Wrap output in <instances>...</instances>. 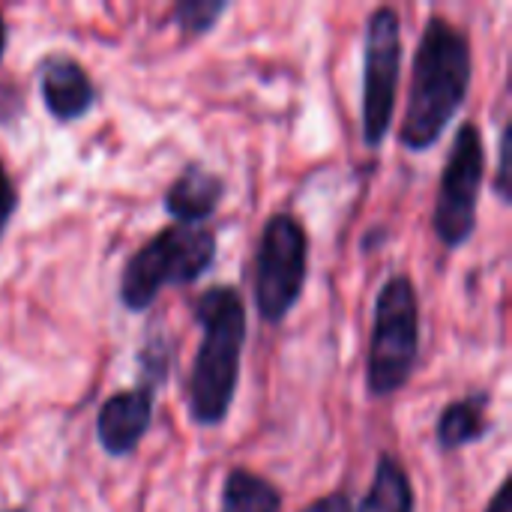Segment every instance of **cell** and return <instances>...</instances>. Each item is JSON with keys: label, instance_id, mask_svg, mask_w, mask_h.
<instances>
[{"label": "cell", "instance_id": "6da1fadb", "mask_svg": "<svg viewBox=\"0 0 512 512\" xmlns=\"http://www.w3.org/2000/svg\"><path fill=\"white\" fill-rule=\"evenodd\" d=\"M471 78L474 48L468 30L447 15H429L411 63V90L399 126V144L408 153H426L441 141L468 102Z\"/></svg>", "mask_w": 512, "mask_h": 512}, {"label": "cell", "instance_id": "7a4b0ae2", "mask_svg": "<svg viewBox=\"0 0 512 512\" xmlns=\"http://www.w3.org/2000/svg\"><path fill=\"white\" fill-rule=\"evenodd\" d=\"M192 318L201 342L186 381V408L198 429H216L228 420L240 387L249 336L246 300L234 285H213L195 300Z\"/></svg>", "mask_w": 512, "mask_h": 512}, {"label": "cell", "instance_id": "3957f363", "mask_svg": "<svg viewBox=\"0 0 512 512\" xmlns=\"http://www.w3.org/2000/svg\"><path fill=\"white\" fill-rule=\"evenodd\" d=\"M219 243L210 228L165 225L141 243L120 270L117 297L126 312H147L165 288L195 285L210 273Z\"/></svg>", "mask_w": 512, "mask_h": 512}, {"label": "cell", "instance_id": "277c9868", "mask_svg": "<svg viewBox=\"0 0 512 512\" xmlns=\"http://www.w3.org/2000/svg\"><path fill=\"white\" fill-rule=\"evenodd\" d=\"M420 297L411 276H390L372 312V336L366 354V393L372 399H390L402 393L420 360Z\"/></svg>", "mask_w": 512, "mask_h": 512}, {"label": "cell", "instance_id": "5b68a950", "mask_svg": "<svg viewBox=\"0 0 512 512\" xmlns=\"http://www.w3.org/2000/svg\"><path fill=\"white\" fill-rule=\"evenodd\" d=\"M309 276V234L291 213L264 222L255 252V309L264 324H282L303 297Z\"/></svg>", "mask_w": 512, "mask_h": 512}, {"label": "cell", "instance_id": "8992f818", "mask_svg": "<svg viewBox=\"0 0 512 512\" xmlns=\"http://www.w3.org/2000/svg\"><path fill=\"white\" fill-rule=\"evenodd\" d=\"M486 180V144L477 123L465 120L450 144L432 207V231L450 252L462 249L477 231V207Z\"/></svg>", "mask_w": 512, "mask_h": 512}, {"label": "cell", "instance_id": "52a82bcc", "mask_svg": "<svg viewBox=\"0 0 512 512\" xmlns=\"http://www.w3.org/2000/svg\"><path fill=\"white\" fill-rule=\"evenodd\" d=\"M399 75H402V15L393 6H378L366 18L363 93H360L363 144L372 150H378L393 129Z\"/></svg>", "mask_w": 512, "mask_h": 512}, {"label": "cell", "instance_id": "ba28073f", "mask_svg": "<svg viewBox=\"0 0 512 512\" xmlns=\"http://www.w3.org/2000/svg\"><path fill=\"white\" fill-rule=\"evenodd\" d=\"M36 84L45 111L57 123L84 120L99 102V87L87 66L66 51H51L36 63Z\"/></svg>", "mask_w": 512, "mask_h": 512}, {"label": "cell", "instance_id": "9c48e42d", "mask_svg": "<svg viewBox=\"0 0 512 512\" xmlns=\"http://www.w3.org/2000/svg\"><path fill=\"white\" fill-rule=\"evenodd\" d=\"M156 390L135 384L132 390L111 393L99 411H96V441L111 459L135 456L141 441L147 438L153 426V408H156Z\"/></svg>", "mask_w": 512, "mask_h": 512}, {"label": "cell", "instance_id": "30bf717a", "mask_svg": "<svg viewBox=\"0 0 512 512\" xmlns=\"http://www.w3.org/2000/svg\"><path fill=\"white\" fill-rule=\"evenodd\" d=\"M225 198V177L201 162H189L165 189L162 207L174 225L204 228V222L219 210Z\"/></svg>", "mask_w": 512, "mask_h": 512}, {"label": "cell", "instance_id": "8fae6325", "mask_svg": "<svg viewBox=\"0 0 512 512\" xmlns=\"http://www.w3.org/2000/svg\"><path fill=\"white\" fill-rule=\"evenodd\" d=\"M489 405L492 393L489 390H474L462 399H453L438 423H435V444L441 453H459L465 447H474L492 435L489 423Z\"/></svg>", "mask_w": 512, "mask_h": 512}, {"label": "cell", "instance_id": "7c38bea8", "mask_svg": "<svg viewBox=\"0 0 512 512\" xmlns=\"http://www.w3.org/2000/svg\"><path fill=\"white\" fill-rule=\"evenodd\" d=\"M357 512H417L414 483L393 453H381L375 462L372 486L366 489Z\"/></svg>", "mask_w": 512, "mask_h": 512}, {"label": "cell", "instance_id": "4fadbf2b", "mask_svg": "<svg viewBox=\"0 0 512 512\" xmlns=\"http://www.w3.org/2000/svg\"><path fill=\"white\" fill-rule=\"evenodd\" d=\"M219 512H282V492L249 468H231L222 483Z\"/></svg>", "mask_w": 512, "mask_h": 512}, {"label": "cell", "instance_id": "5bb4252c", "mask_svg": "<svg viewBox=\"0 0 512 512\" xmlns=\"http://www.w3.org/2000/svg\"><path fill=\"white\" fill-rule=\"evenodd\" d=\"M135 384H144V387H153L156 393L168 384L171 378V366H174V345L171 339L162 333V330H147L144 336V345L138 348V357H135Z\"/></svg>", "mask_w": 512, "mask_h": 512}, {"label": "cell", "instance_id": "9a60e30c", "mask_svg": "<svg viewBox=\"0 0 512 512\" xmlns=\"http://www.w3.org/2000/svg\"><path fill=\"white\" fill-rule=\"evenodd\" d=\"M225 12H228V0H180L171 9V18H174L180 33L204 36L219 24V18Z\"/></svg>", "mask_w": 512, "mask_h": 512}, {"label": "cell", "instance_id": "2e32d148", "mask_svg": "<svg viewBox=\"0 0 512 512\" xmlns=\"http://www.w3.org/2000/svg\"><path fill=\"white\" fill-rule=\"evenodd\" d=\"M510 120L501 126L498 135V168H495V195L510 204Z\"/></svg>", "mask_w": 512, "mask_h": 512}, {"label": "cell", "instance_id": "e0dca14e", "mask_svg": "<svg viewBox=\"0 0 512 512\" xmlns=\"http://www.w3.org/2000/svg\"><path fill=\"white\" fill-rule=\"evenodd\" d=\"M18 204H21L18 186H15V180H12V174L6 171V165L0 162V237L6 234V228H9V222H12Z\"/></svg>", "mask_w": 512, "mask_h": 512}, {"label": "cell", "instance_id": "ac0fdd59", "mask_svg": "<svg viewBox=\"0 0 512 512\" xmlns=\"http://www.w3.org/2000/svg\"><path fill=\"white\" fill-rule=\"evenodd\" d=\"M300 512H354V504H351L348 492H330L324 498H315L309 507H303Z\"/></svg>", "mask_w": 512, "mask_h": 512}, {"label": "cell", "instance_id": "d6986e66", "mask_svg": "<svg viewBox=\"0 0 512 512\" xmlns=\"http://www.w3.org/2000/svg\"><path fill=\"white\" fill-rule=\"evenodd\" d=\"M486 512H510V480H504V483L495 489V495H492Z\"/></svg>", "mask_w": 512, "mask_h": 512}, {"label": "cell", "instance_id": "ffe728a7", "mask_svg": "<svg viewBox=\"0 0 512 512\" xmlns=\"http://www.w3.org/2000/svg\"><path fill=\"white\" fill-rule=\"evenodd\" d=\"M6 39H9V27H6V15L0 9V63H3V54H6Z\"/></svg>", "mask_w": 512, "mask_h": 512}, {"label": "cell", "instance_id": "44dd1931", "mask_svg": "<svg viewBox=\"0 0 512 512\" xmlns=\"http://www.w3.org/2000/svg\"><path fill=\"white\" fill-rule=\"evenodd\" d=\"M0 512H30L27 507H0Z\"/></svg>", "mask_w": 512, "mask_h": 512}]
</instances>
